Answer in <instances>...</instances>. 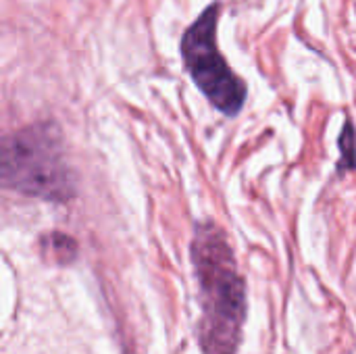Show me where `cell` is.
I'll use <instances>...</instances> for the list:
<instances>
[{"instance_id":"obj_5","label":"cell","mask_w":356,"mask_h":354,"mask_svg":"<svg viewBox=\"0 0 356 354\" xmlns=\"http://www.w3.org/2000/svg\"><path fill=\"white\" fill-rule=\"evenodd\" d=\"M340 144H342V156H344V163H340V165L344 167V171H348L353 167V125L350 123L344 125Z\"/></svg>"},{"instance_id":"obj_2","label":"cell","mask_w":356,"mask_h":354,"mask_svg":"<svg viewBox=\"0 0 356 354\" xmlns=\"http://www.w3.org/2000/svg\"><path fill=\"white\" fill-rule=\"evenodd\" d=\"M0 188L52 202L73 198L75 177L54 123L0 136Z\"/></svg>"},{"instance_id":"obj_4","label":"cell","mask_w":356,"mask_h":354,"mask_svg":"<svg viewBox=\"0 0 356 354\" xmlns=\"http://www.w3.org/2000/svg\"><path fill=\"white\" fill-rule=\"evenodd\" d=\"M48 240H50V248H52L58 263H69L71 259H75L77 246L71 238H67L65 234H52Z\"/></svg>"},{"instance_id":"obj_3","label":"cell","mask_w":356,"mask_h":354,"mask_svg":"<svg viewBox=\"0 0 356 354\" xmlns=\"http://www.w3.org/2000/svg\"><path fill=\"white\" fill-rule=\"evenodd\" d=\"M221 4H209L200 17L186 29L181 38L184 65L209 98V102L227 117H236L246 100L244 81L229 69L227 61L217 48V21Z\"/></svg>"},{"instance_id":"obj_1","label":"cell","mask_w":356,"mask_h":354,"mask_svg":"<svg viewBox=\"0 0 356 354\" xmlns=\"http://www.w3.org/2000/svg\"><path fill=\"white\" fill-rule=\"evenodd\" d=\"M192 263L202 300V348L207 354H234L246 315V288L227 238L213 221L196 225Z\"/></svg>"}]
</instances>
